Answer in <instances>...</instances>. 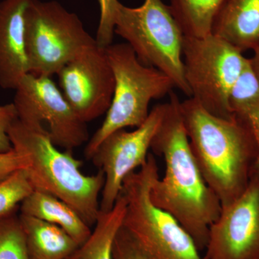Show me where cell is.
<instances>
[{
	"instance_id": "6da1fadb",
	"label": "cell",
	"mask_w": 259,
	"mask_h": 259,
	"mask_svg": "<svg viewBox=\"0 0 259 259\" xmlns=\"http://www.w3.org/2000/svg\"><path fill=\"white\" fill-rule=\"evenodd\" d=\"M169 97L151 144L153 153L164 160L165 174L153 183L151 199L180 223L201 251L205 250L209 228L221 214L222 205L206 183L192 153L180 99L173 92Z\"/></svg>"
},
{
	"instance_id": "7a4b0ae2",
	"label": "cell",
	"mask_w": 259,
	"mask_h": 259,
	"mask_svg": "<svg viewBox=\"0 0 259 259\" xmlns=\"http://www.w3.org/2000/svg\"><path fill=\"white\" fill-rule=\"evenodd\" d=\"M180 110L201 173L222 207L228 205L243 194L254 173V138L236 116L212 115L192 97L181 102Z\"/></svg>"
},
{
	"instance_id": "3957f363",
	"label": "cell",
	"mask_w": 259,
	"mask_h": 259,
	"mask_svg": "<svg viewBox=\"0 0 259 259\" xmlns=\"http://www.w3.org/2000/svg\"><path fill=\"white\" fill-rule=\"evenodd\" d=\"M9 136L13 148L28 160L25 171L34 190L61 199L90 228L95 226L100 211L99 197L105 184L103 172L85 175L81 171L82 161L74 157L72 151H60L44 126L28 125L18 119Z\"/></svg>"
},
{
	"instance_id": "277c9868",
	"label": "cell",
	"mask_w": 259,
	"mask_h": 259,
	"mask_svg": "<svg viewBox=\"0 0 259 259\" xmlns=\"http://www.w3.org/2000/svg\"><path fill=\"white\" fill-rule=\"evenodd\" d=\"M158 178L152 153L139 171L125 177L120 192L126 202L122 228L150 259H203L185 228L151 200V187Z\"/></svg>"
},
{
	"instance_id": "5b68a950",
	"label": "cell",
	"mask_w": 259,
	"mask_h": 259,
	"mask_svg": "<svg viewBox=\"0 0 259 259\" xmlns=\"http://www.w3.org/2000/svg\"><path fill=\"white\" fill-rule=\"evenodd\" d=\"M105 51L115 77V89L105 120L85 147L84 156L88 160L109 135L144 123L151 100L166 96L175 88L166 74L141 64L127 42L112 44Z\"/></svg>"
},
{
	"instance_id": "8992f818",
	"label": "cell",
	"mask_w": 259,
	"mask_h": 259,
	"mask_svg": "<svg viewBox=\"0 0 259 259\" xmlns=\"http://www.w3.org/2000/svg\"><path fill=\"white\" fill-rule=\"evenodd\" d=\"M115 33L125 39L141 64L159 70L175 88L192 97L182 56L185 35L168 5L162 0H145L139 8H129L119 2Z\"/></svg>"
},
{
	"instance_id": "52a82bcc",
	"label": "cell",
	"mask_w": 259,
	"mask_h": 259,
	"mask_svg": "<svg viewBox=\"0 0 259 259\" xmlns=\"http://www.w3.org/2000/svg\"><path fill=\"white\" fill-rule=\"evenodd\" d=\"M29 74L49 76L97 45L77 15L56 1L31 0L25 16Z\"/></svg>"
},
{
	"instance_id": "ba28073f",
	"label": "cell",
	"mask_w": 259,
	"mask_h": 259,
	"mask_svg": "<svg viewBox=\"0 0 259 259\" xmlns=\"http://www.w3.org/2000/svg\"><path fill=\"white\" fill-rule=\"evenodd\" d=\"M182 56L191 97L212 115L234 117L232 93L248 64L243 52L211 34L184 37Z\"/></svg>"
},
{
	"instance_id": "9c48e42d",
	"label": "cell",
	"mask_w": 259,
	"mask_h": 259,
	"mask_svg": "<svg viewBox=\"0 0 259 259\" xmlns=\"http://www.w3.org/2000/svg\"><path fill=\"white\" fill-rule=\"evenodd\" d=\"M15 90L13 104L19 120L44 126L52 142L65 151L88 142L86 122L80 120L51 77L26 74Z\"/></svg>"
},
{
	"instance_id": "30bf717a",
	"label": "cell",
	"mask_w": 259,
	"mask_h": 259,
	"mask_svg": "<svg viewBox=\"0 0 259 259\" xmlns=\"http://www.w3.org/2000/svg\"><path fill=\"white\" fill-rule=\"evenodd\" d=\"M166 110V103L153 107L144 123L135 131L119 130L102 141L94 154L95 165L105 175L100 211L111 210L125 177L147 161L148 151Z\"/></svg>"
},
{
	"instance_id": "8fae6325",
	"label": "cell",
	"mask_w": 259,
	"mask_h": 259,
	"mask_svg": "<svg viewBox=\"0 0 259 259\" xmlns=\"http://www.w3.org/2000/svg\"><path fill=\"white\" fill-rule=\"evenodd\" d=\"M57 75L61 91L80 120L88 123L106 113L113 97L115 77L105 48L97 44L87 49Z\"/></svg>"
},
{
	"instance_id": "7c38bea8",
	"label": "cell",
	"mask_w": 259,
	"mask_h": 259,
	"mask_svg": "<svg viewBox=\"0 0 259 259\" xmlns=\"http://www.w3.org/2000/svg\"><path fill=\"white\" fill-rule=\"evenodd\" d=\"M203 259H259V173L240 197L222 207L209 228Z\"/></svg>"
},
{
	"instance_id": "4fadbf2b",
	"label": "cell",
	"mask_w": 259,
	"mask_h": 259,
	"mask_svg": "<svg viewBox=\"0 0 259 259\" xmlns=\"http://www.w3.org/2000/svg\"><path fill=\"white\" fill-rule=\"evenodd\" d=\"M31 0L0 3V87L15 90L29 74L25 36V16Z\"/></svg>"
},
{
	"instance_id": "5bb4252c",
	"label": "cell",
	"mask_w": 259,
	"mask_h": 259,
	"mask_svg": "<svg viewBox=\"0 0 259 259\" xmlns=\"http://www.w3.org/2000/svg\"><path fill=\"white\" fill-rule=\"evenodd\" d=\"M211 34L241 52L254 50L259 45V0H223Z\"/></svg>"
},
{
	"instance_id": "9a60e30c",
	"label": "cell",
	"mask_w": 259,
	"mask_h": 259,
	"mask_svg": "<svg viewBox=\"0 0 259 259\" xmlns=\"http://www.w3.org/2000/svg\"><path fill=\"white\" fill-rule=\"evenodd\" d=\"M20 207L21 214L60 227L79 245L93 231L71 206L47 192L34 190Z\"/></svg>"
},
{
	"instance_id": "2e32d148",
	"label": "cell",
	"mask_w": 259,
	"mask_h": 259,
	"mask_svg": "<svg viewBox=\"0 0 259 259\" xmlns=\"http://www.w3.org/2000/svg\"><path fill=\"white\" fill-rule=\"evenodd\" d=\"M30 259H68L80 245L60 227L20 214Z\"/></svg>"
},
{
	"instance_id": "e0dca14e",
	"label": "cell",
	"mask_w": 259,
	"mask_h": 259,
	"mask_svg": "<svg viewBox=\"0 0 259 259\" xmlns=\"http://www.w3.org/2000/svg\"><path fill=\"white\" fill-rule=\"evenodd\" d=\"M125 208V199L120 193L111 210L100 211L91 235L68 259H113L112 247L122 227Z\"/></svg>"
},
{
	"instance_id": "ac0fdd59",
	"label": "cell",
	"mask_w": 259,
	"mask_h": 259,
	"mask_svg": "<svg viewBox=\"0 0 259 259\" xmlns=\"http://www.w3.org/2000/svg\"><path fill=\"white\" fill-rule=\"evenodd\" d=\"M223 0H171L168 5L185 36L211 35L213 18Z\"/></svg>"
},
{
	"instance_id": "d6986e66",
	"label": "cell",
	"mask_w": 259,
	"mask_h": 259,
	"mask_svg": "<svg viewBox=\"0 0 259 259\" xmlns=\"http://www.w3.org/2000/svg\"><path fill=\"white\" fill-rule=\"evenodd\" d=\"M231 107L233 115L246 125L254 138L258 148L255 171L259 173V84L250 70L249 59L232 93Z\"/></svg>"
},
{
	"instance_id": "ffe728a7",
	"label": "cell",
	"mask_w": 259,
	"mask_h": 259,
	"mask_svg": "<svg viewBox=\"0 0 259 259\" xmlns=\"http://www.w3.org/2000/svg\"><path fill=\"white\" fill-rule=\"evenodd\" d=\"M0 259H30L17 211L0 217Z\"/></svg>"
},
{
	"instance_id": "44dd1931",
	"label": "cell",
	"mask_w": 259,
	"mask_h": 259,
	"mask_svg": "<svg viewBox=\"0 0 259 259\" xmlns=\"http://www.w3.org/2000/svg\"><path fill=\"white\" fill-rule=\"evenodd\" d=\"M33 190L25 169L15 171L0 181V217L18 211L19 206Z\"/></svg>"
},
{
	"instance_id": "7402d4cb",
	"label": "cell",
	"mask_w": 259,
	"mask_h": 259,
	"mask_svg": "<svg viewBox=\"0 0 259 259\" xmlns=\"http://www.w3.org/2000/svg\"><path fill=\"white\" fill-rule=\"evenodd\" d=\"M100 9V23L97 30V45L106 48L111 45L115 34V15L118 0H97Z\"/></svg>"
},
{
	"instance_id": "603a6c76",
	"label": "cell",
	"mask_w": 259,
	"mask_h": 259,
	"mask_svg": "<svg viewBox=\"0 0 259 259\" xmlns=\"http://www.w3.org/2000/svg\"><path fill=\"white\" fill-rule=\"evenodd\" d=\"M112 257L113 259H150L122 227L115 237Z\"/></svg>"
},
{
	"instance_id": "cb8c5ba5",
	"label": "cell",
	"mask_w": 259,
	"mask_h": 259,
	"mask_svg": "<svg viewBox=\"0 0 259 259\" xmlns=\"http://www.w3.org/2000/svg\"><path fill=\"white\" fill-rule=\"evenodd\" d=\"M18 119V112L13 102L0 105V153L8 152L13 149L9 131Z\"/></svg>"
},
{
	"instance_id": "d4e9b609",
	"label": "cell",
	"mask_w": 259,
	"mask_h": 259,
	"mask_svg": "<svg viewBox=\"0 0 259 259\" xmlns=\"http://www.w3.org/2000/svg\"><path fill=\"white\" fill-rule=\"evenodd\" d=\"M28 166L27 158L14 148L8 152L0 153V181L19 170L26 169Z\"/></svg>"
},
{
	"instance_id": "484cf974",
	"label": "cell",
	"mask_w": 259,
	"mask_h": 259,
	"mask_svg": "<svg viewBox=\"0 0 259 259\" xmlns=\"http://www.w3.org/2000/svg\"><path fill=\"white\" fill-rule=\"evenodd\" d=\"M250 70L259 84V45L253 50V56L249 59Z\"/></svg>"
}]
</instances>
